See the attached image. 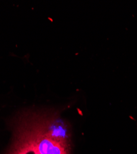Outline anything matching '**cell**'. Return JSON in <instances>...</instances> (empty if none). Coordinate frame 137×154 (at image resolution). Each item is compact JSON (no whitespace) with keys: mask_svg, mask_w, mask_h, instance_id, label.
<instances>
[{"mask_svg":"<svg viewBox=\"0 0 137 154\" xmlns=\"http://www.w3.org/2000/svg\"><path fill=\"white\" fill-rule=\"evenodd\" d=\"M17 119L14 127V141L11 154H39L36 150L26 115Z\"/></svg>","mask_w":137,"mask_h":154,"instance_id":"1","label":"cell"},{"mask_svg":"<svg viewBox=\"0 0 137 154\" xmlns=\"http://www.w3.org/2000/svg\"><path fill=\"white\" fill-rule=\"evenodd\" d=\"M43 121L48 135L58 142L71 146V131L68 122L62 119L58 112H43Z\"/></svg>","mask_w":137,"mask_h":154,"instance_id":"2","label":"cell"}]
</instances>
